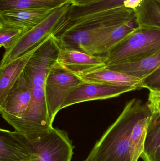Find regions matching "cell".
<instances>
[{"mask_svg":"<svg viewBox=\"0 0 160 161\" xmlns=\"http://www.w3.org/2000/svg\"><path fill=\"white\" fill-rule=\"evenodd\" d=\"M60 48L54 35L49 36L36 51L23 71L29 82L32 99L28 110L20 119L8 124L25 135L46 132L52 128L45 98V82L51 68L56 63Z\"/></svg>","mask_w":160,"mask_h":161,"instance_id":"1","label":"cell"},{"mask_svg":"<svg viewBox=\"0 0 160 161\" xmlns=\"http://www.w3.org/2000/svg\"><path fill=\"white\" fill-rule=\"evenodd\" d=\"M147 108V104L137 98L127 102L120 115L97 141L83 161H131L132 131Z\"/></svg>","mask_w":160,"mask_h":161,"instance_id":"2","label":"cell"},{"mask_svg":"<svg viewBox=\"0 0 160 161\" xmlns=\"http://www.w3.org/2000/svg\"><path fill=\"white\" fill-rule=\"evenodd\" d=\"M160 51V28L139 25L105 56L106 66L135 61Z\"/></svg>","mask_w":160,"mask_h":161,"instance_id":"3","label":"cell"},{"mask_svg":"<svg viewBox=\"0 0 160 161\" xmlns=\"http://www.w3.org/2000/svg\"><path fill=\"white\" fill-rule=\"evenodd\" d=\"M71 7V2L61 6L36 26L26 31L9 51L5 52L0 68L6 66L46 38L62 33L70 24L67 14Z\"/></svg>","mask_w":160,"mask_h":161,"instance_id":"4","label":"cell"},{"mask_svg":"<svg viewBox=\"0 0 160 161\" xmlns=\"http://www.w3.org/2000/svg\"><path fill=\"white\" fill-rule=\"evenodd\" d=\"M25 136L39 161L72 160L74 146L65 130L53 127L46 132Z\"/></svg>","mask_w":160,"mask_h":161,"instance_id":"5","label":"cell"},{"mask_svg":"<svg viewBox=\"0 0 160 161\" xmlns=\"http://www.w3.org/2000/svg\"><path fill=\"white\" fill-rule=\"evenodd\" d=\"M81 81L80 77L65 69L57 61L51 68L45 82V98L52 124L65 100Z\"/></svg>","mask_w":160,"mask_h":161,"instance_id":"6","label":"cell"},{"mask_svg":"<svg viewBox=\"0 0 160 161\" xmlns=\"http://www.w3.org/2000/svg\"><path fill=\"white\" fill-rule=\"evenodd\" d=\"M137 89V87L133 86L113 85L82 80L81 82L72 90L65 100L61 110L85 101L117 97L125 93Z\"/></svg>","mask_w":160,"mask_h":161,"instance_id":"7","label":"cell"},{"mask_svg":"<svg viewBox=\"0 0 160 161\" xmlns=\"http://www.w3.org/2000/svg\"><path fill=\"white\" fill-rule=\"evenodd\" d=\"M31 99V88L23 72L0 104L2 117L8 123L21 118L28 110Z\"/></svg>","mask_w":160,"mask_h":161,"instance_id":"8","label":"cell"},{"mask_svg":"<svg viewBox=\"0 0 160 161\" xmlns=\"http://www.w3.org/2000/svg\"><path fill=\"white\" fill-rule=\"evenodd\" d=\"M105 55L86 53L76 50L61 49L57 62L65 69L81 76L106 67Z\"/></svg>","mask_w":160,"mask_h":161,"instance_id":"9","label":"cell"},{"mask_svg":"<svg viewBox=\"0 0 160 161\" xmlns=\"http://www.w3.org/2000/svg\"><path fill=\"white\" fill-rule=\"evenodd\" d=\"M116 26L118 25L107 24L92 25L65 30L55 36L61 49L76 50L94 55V42L100 31L103 27Z\"/></svg>","mask_w":160,"mask_h":161,"instance_id":"10","label":"cell"},{"mask_svg":"<svg viewBox=\"0 0 160 161\" xmlns=\"http://www.w3.org/2000/svg\"><path fill=\"white\" fill-rule=\"evenodd\" d=\"M135 18L134 10L122 6L75 19L64 31L101 24L121 25Z\"/></svg>","mask_w":160,"mask_h":161,"instance_id":"11","label":"cell"},{"mask_svg":"<svg viewBox=\"0 0 160 161\" xmlns=\"http://www.w3.org/2000/svg\"><path fill=\"white\" fill-rule=\"evenodd\" d=\"M34 155L24 134L0 129V161H21Z\"/></svg>","mask_w":160,"mask_h":161,"instance_id":"12","label":"cell"},{"mask_svg":"<svg viewBox=\"0 0 160 161\" xmlns=\"http://www.w3.org/2000/svg\"><path fill=\"white\" fill-rule=\"evenodd\" d=\"M60 6L29 8L1 11L0 23L23 27L29 30L40 23Z\"/></svg>","mask_w":160,"mask_h":161,"instance_id":"13","label":"cell"},{"mask_svg":"<svg viewBox=\"0 0 160 161\" xmlns=\"http://www.w3.org/2000/svg\"><path fill=\"white\" fill-rule=\"evenodd\" d=\"M139 26L135 17L133 19L124 24L102 28L95 39L94 55H106L112 48L130 35Z\"/></svg>","mask_w":160,"mask_h":161,"instance_id":"14","label":"cell"},{"mask_svg":"<svg viewBox=\"0 0 160 161\" xmlns=\"http://www.w3.org/2000/svg\"><path fill=\"white\" fill-rule=\"evenodd\" d=\"M48 37L37 43L6 66L0 68V104L3 102L7 96L34 53Z\"/></svg>","mask_w":160,"mask_h":161,"instance_id":"15","label":"cell"},{"mask_svg":"<svg viewBox=\"0 0 160 161\" xmlns=\"http://www.w3.org/2000/svg\"><path fill=\"white\" fill-rule=\"evenodd\" d=\"M85 81L105 83L118 86H130L143 88L142 79L131 76L124 73L107 69H98L81 76Z\"/></svg>","mask_w":160,"mask_h":161,"instance_id":"16","label":"cell"},{"mask_svg":"<svg viewBox=\"0 0 160 161\" xmlns=\"http://www.w3.org/2000/svg\"><path fill=\"white\" fill-rule=\"evenodd\" d=\"M160 66V51L135 61L106 66L107 69L124 73L143 79L151 74Z\"/></svg>","mask_w":160,"mask_h":161,"instance_id":"17","label":"cell"},{"mask_svg":"<svg viewBox=\"0 0 160 161\" xmlns=\"http://www.w3.org/2000/svg\"><path fill=\"white\" fill-rule=\"evenodd\" d=\"M152 114L147 108L135 123L131 135L130 154L131 161H138L144 148L145 142Z\"/></svg>","mask_w":160,"mask_h":161,"instance_id":"18","label":"cell"},{"mask_svg":"<svg viewBox=\"0 0 160 161\" xmlns=\"http://www.w3.org/2000/svg\"><path fill=\"white\" fill-rule=\"evenodd\" d=\"M141 158L143 161H160V114H152Z\"/></svg>","mask_w":160,"mask_h":161,"instance_id":"19","label":"cell"},{"mask_svg":"<svg viewBox=\"0 0 160 161\" xmlns=\"http://www.w3.org/2000/svg\"><path fill=\"white\" fill-rule=\"evenodd\" d=\"M134 11L139 25L160 28V0H142Z\"/></svg>","mask_w":160,"mask_h":161,"instance_id":"20","label":"cell"},{"mask_svg":"<svg viewBox=\"0 0 160 161\" xmlns=\"http://www.w3.org/2000/svg\"><path fill=\"white\" fill-rule=\"evenodd\" d=\"M125 1L126 0H103L87 6L80 7L72 6L68 13L67 19L70 23L78 18L122 6Z\"/></svg>","mask_w":160,"mask_h":161,"instance_id":"21","label":"cell"},{"mask_svg":"<svg viewBox=\"0 0 160 161\" xmlns=\"http://www.w3.org/2000/svg\"><path fill=\"white\" fill-rule=\"evenodd\" d=\"M72 0H0V11L29 8L57 7Z\"/></svg>","mask_w":160,"mask_h":161,"instance_id":"22","label":"cell"},{"mask_svg":"<svg viewBox=\"0 0 160 161\" xmlns=\"http://www.w3.org/2000/svg\"><path fill=\"white\" fill-rule=\"evenodd\" d=\"M28 30L23 27L0 23V47L9 51Z\"/></svg>","mask_w":160,"mask_h":161,"instance_id":"23","label":"cell"},{"mask_svg":"<svg viewBox=\"0 0 160 161\" xmlns=\"http://www.w3.org/2000/svg\"><path fill=\"white\" fill-rule=\"evenodd\" d=\"M143 88L160 90V66L151 74L142 79Z\"/></svg>","mask_w":160,"mask_h":161,"instance_id":"24","label":"cell"},{"mask_svg":"<svg viewBox=\"0 0 160 161\" xmlns=\"http://www.w3.org/2000/svg\"><path fill=\"white\" fill-rule=\"evenodd\" d=\"M147 106L152 115L160 114V90H150Z\"/></svg>","mask_w":160,"mask_h":161,"instance_id":"25","label":"cell"},{"mask_svg":"<svg viewBox=\"0 0 160 161\" xmlns=\"http://www.w3.org/2000/svg\"><path fill=\"white\" fill-rule=\"evenodd\" d=\"M103 0H72V6L85 7L91 5Z\"/></svg>","mask_w":160,"mask_h":161,"instance_id":"26","label":"cell"},{"mask_svg":"<svg viewBox=\"0 0 160 161\" xmlns=\"http://www.w3.org/2000/svg\"><path fill=\"white\" fill-rule=\"evenodd\" d=\"M142 2V0H126L123 6L126 8L134 10L141 5Z\"/></svg>","mask_w":160,"mask_h":161,"instance_id":"27","label":"cell"},{"mask_svg":"<svg viewBox=\"0 0 160 161\" xmlns=\"http://www.w3.org/2000/svg\"><path fill=\"white\" fill-rule=\"evenodd\" d=\"M21 161H39V157L35 154V155H34L33 157L29 158Z\"/></svg>","mask_w":160,"mask_h":161,"instance_id":"28","label":"cell"}]
</instances>
